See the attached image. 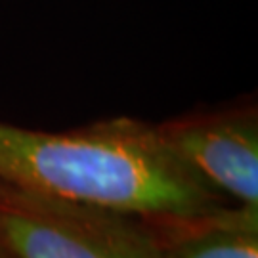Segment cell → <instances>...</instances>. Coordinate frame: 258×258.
<instances>
[{"label": "cell", "mask_w": 258, "mask_h": 258, "mask_svg": "<svg viewBox=\"0 0 258 258\" xmlns=\"http://www.w3.org/2000/svg\"><path fill=\"white\" fill-rule=\"evenodd\" d=\"M0 184L151 220L228 205L166 148L157 124L130 117L63 132L0 120Z\"/></svg>", "instance_id": "cell-1"}, {"label": "cell", "mask_w": 258, "mask_h": 258, "mask_svg": "<svg viewBox=\"0 0 258 258\" xmlns=\"http://www.w3.org/2000/svg\"><path fill=\"white\" fill-rule=\"evenodd\" d=\"M8 258H166L148 218L0 184Z\"/></svg>", "instance_id": "cell-2"}, {"label": "cell", "mask_w": 258, "mask_h": 258, "mask_svg": "<svg viewBox=\"0 0 258 258\" xmlns=\"http://www.w3.org/2000/svg\"><path fill=\"white\" fill-rule=\"evenodd\" d=\"M157 130L211 189L243 207H258V117L252 105L176 117Z\"/></svg>", "instance_id": "cell-3"}, {"label": "cell", "mask_w": 258, "mask_h": 258, "mask_svg": "<svg viewBox=\"0 0 258 258\" xmlns=\"http://www.w3.org/2000/svg\"><path fill=\"white\" fill-rule=\"evenodd\" d=\"M148 220L166 258H258V207L222 205L197 216Z\"/></svg>", "instance_id": "cell-4"}, {"label": "cell", "mask_w": 258, "mask_h": 258, "mask_svg": "<svg viewBox=\"0 0 258 258\" xmlns=\"http://www.w3.org/2000/svg\"><path fill=\"white\" fill-rule=\"evenodd\" d=\"M0 258H8L6 254H4V252H2V249H0Z\"/></svg>", "instance_id": "cell-5"}]
</instances>
